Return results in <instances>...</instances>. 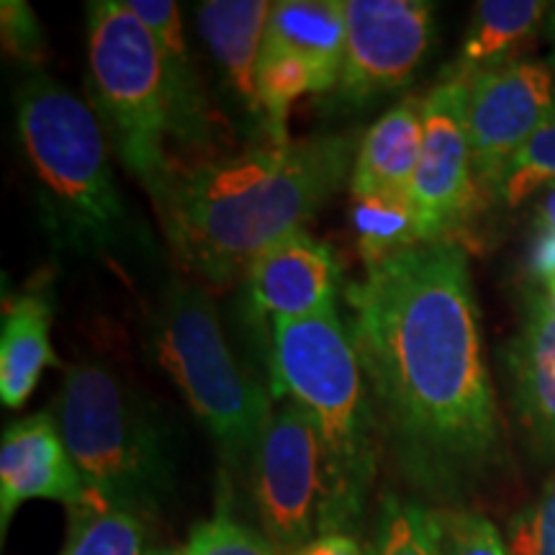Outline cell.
Returning <instances> with one entry per match:
<instances>
[{
	"mask_svg": "<svg viewBox=\"0 0 555 555\" xmlns=\"http://www.w3.org/2000/svg\"><path fill=\"white\" fill-rule=\"evenodd\" d=\"M378 433L416 489L461 506L506 461L468 258L433 242L365 268L347 288Z\"/></svg>",
	"mask_w": 555,
	"mask_h": 555,
	"instance_id": "cell-1",
	"label": "cell"
},
{
	"mask_svg": "<svg viewBox=\"0 0 555 555\" xmlns=\"http://www.w3.org/2000/svg\"><path fill=\"white\" fill-rule=\"evenodd\" d=\"M350 137H309L176 168L152 191L178 260L208 283L247 275L266 249L304 229L356 165Z\"/></svg>",
	"mask_w": 555,
	"mask_h": 555,
	"instance_id": "cell-2",
	"label": "cell"
},
{
	"mask_svg": "<svg viewBox=\"0 0 555 555\" xmlns=\"http://www.w3.org/2000/svg\"><path fill=\"white\" fill-rule=\"evenodd\" d=\"M273 388L314 422L327 461L322 535H352L376 478L378 420L352 330L330 307L273 324Z\"/></svg>",
	"mask_w": 555,
	"mask_h": 555,
	"instance_id": "cell-3",
	"label": "cell"
},
{
	"mask_svg": "<svg viewBox=\"0 0 555 555\" xmlns=\"http://www.w3.org/2000/svg\"><path fill=\"white\" fill-rule=\"evenodd\" d=\"M16 129L54 234L80 253L114 247L129 217L99 114L34 69L16 93Z\"/></svg>",
	"mask_w": 555,
	"mask_h": 555,
	"instance_id": "cell-4",
	"label": "cell"
},
{
	"mask_svg": "<svg viewBox=\"0 0 555 555\" xmlns=\"http://www.w3.org/2000/svg\"><path fill=\"white\" fill-rule=\"evenodd\" d=\"M54 422L88 491L139 519H155L172 491V463L155 412L119 373L69 365Z\"/></svg>",
	"mask_w": 555,
	"mask_h": 555,
	"instance_id": "cell-5",
	"label": "cell"
},
{
	"mask_svg": "<svg viewBox=\"0 0 555 555\" xmlns=\"http://www.w3.org/2000/svg\"><path fill=\"white\" fill-rule=\"evenodd\" d=\"M155 352L191 412L237 474L253 468L273 420L268 391L229 347L211 298L191 283H172L155 314Z\"/></svg>",
	"mask_w": 555,
	"mask_h": 555,
	"instance_id": "cell-6",
	"label": "cell"
},
{
	"mask_svg": "<svg viewBox=\"0 0 555 555\" xmlns=\"http://www.w3.org/2000/svg\"><path fill=\"white\" fill-rule=\"evenodd\" d=\"M88 67L93 111L108 144L152 193L170 170L168 78L157 39L127 0L88 3Z\"/></svg>",
	"mask_w": 555,
	"mask_h": 555,
	"instance_id": "cell-7",
	"label": "cell"
},
{
	"mask_svg": "<svg viewBox=\"0 0 555 555\" xmlns=\"http://www.w3.org/2000/svg\"><path fill=\"white\" fill-rule=\"evenodd\" d=\"M262 535L278 555H294L322 538L327 512V461L309 412L296 401L270 420L253 463Z\"/></svg>",
	"mask_w": 555,
	"mask_h": 555,
	"instance_id": "cell-8",
	"label": "cell"
},
{
	"mask_svg": "<svg viewBox=\"0 0 555 555\" xmlns=\"http://www.w3.org/2000/svg\"><path fill=\"white\" fill-rule=\"evenodd\" d=\"M468 82L446 73L422 99V155L412 180L420 245L455 242L453 234L481 206L466 127Z\"/></svg>",
	"mask_w": 555,
	"mask_h": 555,
	"instance_id": "cell-9",
	"label": "cell"
},
{
	"mask_svg": "<svg viewBox=\"0 0 555 555\" xmlns=\"http://www.w3.org/2000/svg\"><path fill=\"white\" fill-rule=\"evenodd\" d=\"M345 26L337 99L367 106L414 78L433 44L435 5L425 0H345Z\"/></svg>",
	"mask_w": 555,
	"mask_h": 555,
	"instance_id": "cell-10",
	"label": "cell"
},
{
	"mask_svg": "<svg viewBox=\"0 0 555 555\" xmlns=\"http://www.w3.org/2000/svg\"><path fill=\"white\" fill-rule=\"evenodd\" d=\"M555 119V69L535 60L468 80L466 127L478 193L491 198L509 159Z\"/></svg>",
	"mask_w": 555,
	"mask_h": 555,
	"instance_id": "cell-11",
	"label": "cell"
},
{
	"mask_svg": "<svg viewBox=\"0 0 555 555\" xmlns=\"http://www.w3.org/2000/svg\"><path fill=\"white\" fill-rule=\"evenodd\" d=\"M86 496L88 486L52 412H37L5 427L0 440V535L5 538L13 515L29 499L75 506Z\"/></svg>",
	"mask_w": 555,
	"mask_h": 555,
	"instance_id": "cell-12",
	"label": "cell"
},
{
	"mask_svg": "<svg viewBox=\"0 0 555 555\" xmlns=\"http://www.w3.org/2000/svg\"><path fill=\"white\" fill-rule=\"evenodd\" d=\"M245 283L255 314L291 322L335 307L339 268L330 245L298 229L249 266Z\"/></svg>",
	"mask_w": 555,
	"mask_h": 555,
	"instance_id": "cell-13",
	"label": "cell"
},
{
	"mask_svg": "<svg viewBox=\"0 0 555 555\" xmlns=\"http://www.w3.org/2000/svg\"><path fill=\"white\" fill-rule=\"evenodd\" d=\"M512 404L519 425L543 455H555V307L530 296L522 330L506 350Z\"/></svg>",
	"mask_w": 555,
	"mask_h": 555,
	"instance_id": "cell-14",
	"label": "cell"
},
{
	"mask_svg": "<svg viewBox=\"0 0 555 555\" xmlns=\"http://www.w3.org/2000/svg\"><path fill=\"white\" fill-rule=\"evenodd\" d=\"M270 9L273 3L266 0H208L196 9L198 34L217 62L221 78L237 95L247 116L258 119L262 127L266 121L258 99V65Z\"/></svg>",
	"mask_w": 555,
	"mask_h": 555,
	"instance_id": "cell-15",
	"label": "cell"
},
{
	"mask_svg": "<svg viewBox=\"0 0 555 555\" xmlns=\"http://www.w3.org/2000/svg\"><path fill=\"white\" fill-rule=\"evenodd\" d=\"M127 5L152 31L163 52L172 137L191 147H206L214 139V116L208 111L198 75L193 73L180 9L170 0H127Z\"/></svg>",
	"mask_w": 555,
	"mask_h": 555,
	"instance_id": "cell-16",
	"label": "cell"
},
{
	"mask_svg": "<svg viewBox=\"0 0 555 555\" xmlns=\"http://www.w3.org/2000/svg\"><path fill=\"white\" fill-rule=\"evenodd\" d=\"M422 101L404 99L365 131L350 176V196L409 193L422 155Z\"/></svg>",
	"mask_w": 555,
	"mask_h": 555,
	"instance_id": "cell-17",
	"label": "cell"
},
{
	"mask_svg": "<svg viewBox=\"0 0 555 555\" xmlns=\"http://www.w3.org/2000/svg\"><path fill=\"white\" fill-rule=\"evenodd\" d=\"M345 37V3L339 0H281L270 9L262 44L307 62L319 93H330L343 69Z\"/></svg>",
	"mask_w": 555,
	"mask_h": 555,
	"instance_id": "cell-18",
	"label": "cell"
},
{
	"mask_svg": "<svg viewBox=\"0 0 555 555\" xmlns=\"http://www.w3.org/2000/svg\"><path fill=\"white\" fill-rule=\"evenodd\" d=\"M547 13L551 5L543 0H481L476 3L461 54L448 73L468 82L525 60L522 52L532 44Z\"/></svg>",
	"mask_w": 555,
	"mask_h": 555,
	"instance_id": "cell-19",
	"label": "cell"
},
{
	"mask_svg": "<svg viewBox=\"0 0 555 555\" xmlns=\"http://www.w3.org/2000/svg\"><path fill=\"white\" fill-rule=\"evenodd\" d=\"M52 304L44 294H21L3 311L0 332V401L5 409L24 406L41 373L54 363Z\"/></svg>",
	"mask_w": 555,
	"mask_h": 555,
	"instance_id": "cell-20",
	"label": "cell"
},
{
	"mask_svg": "<svg viewBox=\"0 0 555 555\" xmlns=\"http://www.w3.org/2000/svg\"><path fill=\"white\" fill-rule=\"evenodd\" d=\"M350 224L365 268L420 247L412 193H363L350 201Z\"/></svg>",
	"mask_w": 555,
	"mask_h": 555,
	"instance_id": "cell-21",
	"label": "cell"
},
{
	"mask_svg": "<svg viewBox=\"0 0 555 555\" xmlns=\"http://www.w3.org/2000/svg\"><path fill=\"white\" fill-rule=\"evenodd\" d=\"M69 527L60 555H144V519L93 491L67 506Z\"/></svg>",
	"mask_w": 555,
	"mask_h": 555,
	"instance_id": "cell-22",
	"label": "cell"
},
{
	"mask_svg": "<svg viewBox=\"0 0 555 555\" xmlns=\"http://www.w3.org/2000/svg\"><path fill=\"white\" fill-rule=\"evenodd\" d=\"M307 93L319 95L314 73L296 54L262 44L258 65V99L262 121L273 144H288L291 106Z\"/></svg>",
	"mask_w": 555,
	"mask_h": 555,
	"instance_id": "cell-23",
	"label": "cell"
},
{
	"mask_svg": "<svg viewBox=\"0 0 555 555\" xmlns=\"http://www.w3.org/2000/svg\"><path fill=\"white\" fill-rule=\"evenodd\" d=\"M547 185H555V119L538 129L527 139L525 147L509 159L491 193V201L506 208H517L545 191Z\"/></svg>",
	"mask_w": 555,
	"mask_h": 555,
	"instance_id": "cell-24",
	"label": "cell"
},
{
	"mask_svg": "<svg viewBox=\"0 0 555 555\" xmlns=\"http://www.w3.org/2000/svg\"><path fill=\"white\" fill-rule=\"evenodd\" d=\"M429 525L435 555H509L499 527L466 506H429Z\"/></svg>",
	"mask_w": 555,
	"mask_h": 555,
	"instance_id": "cell-25",
	"label": "cell"
},
{
	"mask_svg": "<svg viewBox=\"0 0 555 555\" xmlns=\"http://www.w3.org/2000/svg\"><path fill=\"white\" fill-rule=\"evenodd\" d=\"M367 555H435L429 506L386 496Z\"/></svg>",
	"mask_w": 555,
	"mask_h": 555,
	"instance_id": "cell-26",
	"label": "cell"
},
{
	"mask_svg": "<svg viewBox=\"0 0 555 555\" xmlns=\"http://www.w3.org/2000/svg\"><path fill=\"white\" fill-rule=\"evenodd\" d=\"M509 555H555V470L506 527Z\"/></svg>",
	"mask_w": 555,
	"mask_h": 555,
	"instance_id": "cell-27",
	"label": "cell"
},
{
	"mask_svg": "<svg viewBox=\"0 0 555 555\" xmlns=\"http://www.w3.org/2000/svg\"><path fill=\"white\" fill-rule=\"evenodd\" d=\"M180 555H278L266 535H258L249 527L237 522L227 509L191 530L189 543Z\"/></svg>",
	"mask_w": 555,
	"mask_h": 555,
	"instance_id": "cell-28",
	"label": "cell"
},
{
	"mask_svg": "<svg viewBox=\"0 0 555 555\" xmlns=\"http://www.w3.org/2000/svg\"><path fill=\"white\" fill-rule=\"evenodd\" d=\"M527 266L535 281H555V185H547L535 196V219H532V242Z\"/></svg>",
	"mask_w": 555,
	"mask_h": 555,
	"instance_id": "cell-29",
	"label": "cell"
},
{
	"mask_svg": "<svg viewBox=\"0 0 555 555\" xmlns=\"http://www.w3.org/2000/svg\"><path fill=\"white\" fill-rule=\"evenodd\" d=\"M3 47L13 57L24 62H39L44 57V34L34 11L21 0H3Z\"/></svg>",
	"mask_w": 555,
	"mask_h": 555,
	"instance_id": "cell-30",
	"label": "cell"
},
{
	"mask_svg": "<svg viewBox=\"0 0 555 555\" xmlns=\"http://www.w3.org/2000/svg\"><path fill=\"white\" fill-rule=\"evenodd\" d=\"M294 555H365V551L352 535H322Z\"/></svg>",
	"mask_w": 555,
	"mask_h": 555,
	"instance_id": "cell-31",
	"label": "cell"
},
{
	"mask_svg": "<svg viewBox=\"0 0 555 555\" xmlns=\"http://www.w3.org/2000/svg\"><path fill=\"white\" fill-rule=\"evenodd\" d=\"M547 31H551V41H553V65H555V11H551V26H547Z\"/></svg>",
	"mask_w": 555,
	"mask_h": 555,
	"instance_id": "cell-32",
	"label": "cell"
},
{
	"mask_svg": "<svg viewBox=\"0 0 555 555\" xmlns=\"http://www.w3.org/2000/svg\"><path fill=\"white\" fill-rule=\"evenodd\" d=\"M545 296L551 298L553 307H555V281H551V283H547V286H545Z\"/></svg>",
	"mask_w": 555,
	"mask_h": 555,
	"instance_id": "cell-33",
	"label": "cell"
}]
</instances>
